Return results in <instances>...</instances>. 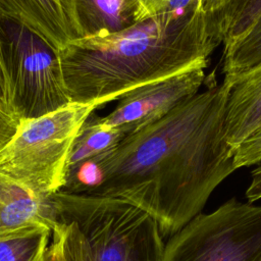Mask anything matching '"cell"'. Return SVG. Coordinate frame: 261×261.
I'll return each instance as SVG.
<instances>
[{
  "mask_svg": "<svg viewBox=\"0 0 261 261\" xmlns=\"http://www.w3.org/2000/svg\"><path fill=\"white\" fill-rule=\"evenodd\" d=\"M0 20L25 27L56 50L82 37L69 0H0Z\"/></svg>",
  "mask_w": 261,
  "mask_h": 261,
  "instance_id": "8",
  "label": "cell"
},
{
  "mask_svg": "<svg viewBox=\"0 0 261 261\" xmlns=\"http://www.w3.org/2000/svg\"><path fill=\"white\" fill-rule=\"evenodd\" d=\"M19 124V119L12 113L0 108V150L12 139Z\"/></svg>",
  "mask_w": 261,
  "mask_h": 261,
  "instance_id": "19",
  "label": "cell"
},
{
  "mask_svg": "<svg viewBox=\"0 0 261 261\" xmlns=\"http://www.w3.org/2000/svg\"><path fill=\"white\" fill-rule=\"evenodd\" d=\"M260 261H261V259H260Z\"/></svg>",
  "mask_w": 261,
  "mask_h": 261,
  "instance_id": "23",
  "label": "cell"
},
{
  "mask_svg": "<svg viewBox=\"0 0 261 261\" xmlns=\"http://www.w3.org/2000/svg\"><path fill=\"white\" fill-rule=\"evenodd\" d=\"M38 261H65L57 243L51 238V242Z\"/></svg>",
  "mask_w": 261,
  "mask_h": 261,
  "instance_id": "21",
  "label": "cell"
},
{
  "mask_svg": "<svg viewBox=\"0 0 261 261\" xmlns=\"http://www.w3.org/2000/svg\"><path fill=\"white\" fill-rule=\"evenodd\" d=\"M233 162L237 169L257 165L261 162V126L234 148Z\"/></svg>",
  "mask_w": 261,
  "mask_h": 261,
  "instance_id": "17",
  "label": "cell"
},
{
  "mask_svg": "<svg viewBox=\"0 0 261 261\" xmlns=\"http://www.w3.org/2000/svg\"><path fill=\"white\" fill-rule=\"evenodd\" d=\"M37 224L54 225L50 197L0 174V232Z\"/></svg>",
  "mask_w": 261,
  "mask_h": 261,
  "instance_id": "11",
  "label": "cell"
},
{
  "mask_svg": "<svg viewBox=\"0 0 261 261\" xmlns=\"http://www.w3.org/2000/svg\"><path fill=\"white\" fill-rule=\"evenodd\" d=\"M51 238L52 227L45 224L0 232V261H38Z\"/></svg>",
  "mask_w": 261,
  "mask_h": 261,
  "instance_id": "12",
  "label": "cell"
},
{
  "mask_svg": "<svg viewBox=\"0 0 261 261\" xmlns=\"http://www.w3.org/2000/svg\"><path fill=\"white\" fill-rule=\"evenodd\" d=\"M246 198L250 203L261 200V162L256 165L251 173V180L246 190Z\"/></svg>",
  "mask_w": 261,
  "mask_h": 261,
  "instance_id": "20",
  "label": "cell"
},
{
  "mask_svg": "<svg viewBox=\"0 0 261 261\" xmlns=\"http://www.w3.org/2000/svg\"><path fill=\"white\" fill-rule=\"evenodd\" d=\"M97 108L95 103L70 102L19 121L12 139L0 150V174L44 197L61 191L73 144Z\"/></svg>",
  "mask_w": 261,
  "mask_h": 261,
  "instance_id": "4",
  "label": "cell"
},
{
  "mask_svg": "<svg viewBox=\"0 0 261 261\" xmlns=\"http://www.w3.org/2000/svg\"><path fill=\"white\" fill-rule=\"evenodd\" d=\"M261 62V16L240 38L224 46V77L237 75Z\"/></svg>",
  "mask_w": 261,
  "mask_h": 261,
  "instance_id": "14",
  "label": "cell"
},
{
  "mask_svg": "<svg viewBox=\"0 0 261 261\" xmlns=\"http://www.w3.org/2000/svg\"><path fill=\"white\" fill-rule=\"evenodd\" d=\"M224 3H225V0H224Z\"/></svg>",
  "mask_w": 261,
  "mask_h": 261,
  "instance_id": "22",
  "label": "cell"
},
{
  "mask_svg": "<svg viewBox=\"0 0 261 261\" xmlns=\"http://www.w3.org/2000/svg\"><path fill=\"white\" fill-rule=\"evenodd\" d=\"M146 18L154 15L177 12L197 6H204L207 9L220 12L224 5V0H139Z\"/></svg>",
  "mask_w": 261,
  "mask_h": 261,
  "instance_id": "16",
  "label": "cell"
},
{
  "mask_svg": "<svg viewBox=\"0 0 261 261\" xmlns=\"http://www.w3.org/2000/svg\"><path fill=\"white\" fill-rule=\"evenodd\" d=\"M261 16V0H225L219 13L222 44L244 35Z\"/></svg>",
  "mask_w": 261,
  "mask_h": 261,
  "instance_id": "15",
  "label": "cell"
},
{
  "mask_svg": "<svg viewBox=\"0 0 261 261\" xmlns=\"http://www.w3.org/2000/svg\"><path fill=\"white\" fill-rule=\"evenodd\" d=\"M220 43L219 12L197 6L151 16L119 33L72 39L58 53L71 102L100 107L143 85L208 64Z\"/></svg>",
  "mask_w": 261,
  "mask_h": 261,
  "instance_id": "2",
  "label": "cell"
},
{
  "mask_svg": "<svg viewBox=\"0 0 261 261\" xmlns=\"http://www.w3.org/2000/svg\"><path fill=\"white\" fill-rule=\"evenodd\" d=\"M126 135L121 128L87 121L71 149L67 171L112 149Z\"/></svg>",
  "mask_w": 261,
  "mask_h": 261,
  "instance_id": "13",
  "label": "cell"
},
{
  "mask_svg": "<svg viewBox=\"0 0 261 261\" xmlns=\"http://www.w3.org/2000/svg\"><path fill=\"white\" fill-rule=\"evenodd\" d=\"M82 37L119 33L145 19L139 0H69Z\"/></svg>",
  "mask_w": 261,
  "mask_h": 261,
  "instance_id": "10",
  "label": "cell"
},
{
  "mask_svg": "<svg viewBox=\"0 0 261 261\" xmlns=\"http://www.w3.org/2000/svg\"><path fill=\"white\" fill-rule=\"evenodd\" d=\"M228 87L225 113V139L232 153L250 134L261 126V62L224 77Z\"/></svg>",
  "mask_w": 261,
  "mask_h": 261,
  "instance_id": "9",
  "label": "cell"
},
{
  "mask_svg": "<svg viewBox=\"0 0 261 261\" xmlns=\"http://www.w3.org/2000/svg\"><path fill=\"white\" fill-rule=\"evenodd\" d=\"M52 239L65 261H162L156 220L121 198L59 191L50 196Z\"/></svg>",
  "mask_w": 261,
  "mask_h": 261,
  "instance_id": "3",
  "label": "cell"
},
{
  "mask_svg": "<svg viewBox=\"0 0 261 261\" xmlns=\"http://www.w3.org/2000/svg\"><path fill=\"white\" fill-rule=\"evenodd\" d=\"M0 39L12 110L19 121L46 115L71 102L58 50L31 30L9 20H0Z\"/></svg>",
  "mask_w": 261,
  "mask_h": 261,
  "instance_id": "5",
  "label": "cell"
},
{
  "mask_svg": "<svg viewBox=\"0 0 261 261\" xmlns=\"http://www.w3.org/2000/svg\"><path fill=\"white\" fill-rule=\"evenodd\" d=\"M261 205L231 198L165 241L162 261H260Z\"/></svg>",
  "mask_w": 261,
  "mask_h": 261,
  "instance_id": "6",
  "label": "cell"
},
{
  "mask_svg": "<svg viewBox=\"0 0 261 261\" xmlns=\"http://www.w3.org/2000/svg\"><path fill=\"white\" fill-rule=\"evenodd\" d=\"M0 108L4 111L10 112L12 114V98L9 76L6 68V63L4 60L2 43L0 39Z\"/></svg>",
  "mask_w": 261,
  "mask_h": 261,
  "instance_id": "18",
  "label": "cell"
},
{
  "mask_svg": "<svg viewBox=\"0 0 261 261\" xmlns=\"http://www.w3.org/2000/svg\"><path fill=\"white\" fill-rule=\"evenodd\" d=\"M228 87L210 84L115 147L68 170L90 196L121 198L149 213L164 240L200 214L234 170L225 139Z\"/></svg>",
  "mask_w": 261,
  "mask_h": 261,
  "instance_id": "1",
  "label": "cell"
},
{
  "mask_svg": "<svg viewBox=\"0 0 261 261\" xmlns=\"http://www.w3.org/2000/svg\"><path fill=\"white\" fill-rule=\"evenodd\" d=\"M207 64L138 87L119 99L117 106L96 122L123 129L127 135L155 122L194 97L205 84Z\"/></svg>",
  "mask_w": 261,
  "mask_h": 261,
  "instance_id": "7",
  "label": "cell"
}]
</instances>
